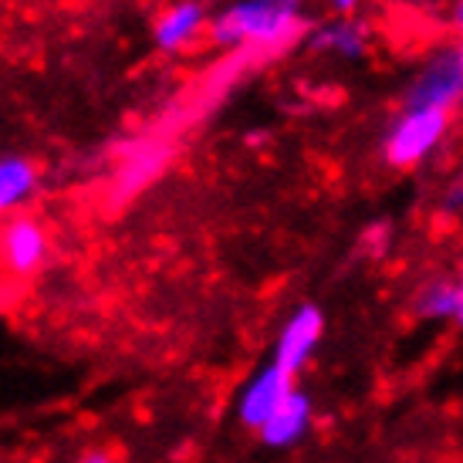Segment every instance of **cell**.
I'll use <instances>...</instances> for the list:
<instances>
[{"instance_id": "obj_1", "label": "cell", "mask_w": 463, "mask_h": 463, "mask_svg": "<svg viewBox=\"0 0 463 463\" xmlns=\"http://www.w3.org/2000/svg\"><path fill=\"white\" fill-rule=\"evenodd\" d=\"M305 24V0H233L210 17L206 34L217 48H278Z\"/></svg>"}, {"instance_id": "obj_2", "label": "cell", "mask_w": 463, "mask_h": 463, "mask_svg": "<svg viewBox=\"0 0 463 463\" xmlns=\"http://www.w3.org/2000/svg\"><path fill=\"white\" fill-rule=\"evenodd\" d=\"M453 129L447 112H406L399 109L383 132V159L392 169H416L437 153Z\"/></svg>"}, {"instance_id": "obj_3", "label": "cell", "mask_w": 463, "mask_h": 463, "mask_svg": "<svg viewBox=\"0 0 463 463\" xmlns=\"http://www.w3.org/2000/svg\"><path fill=\"white\" fill-rule=\"evenodd\" d=\"M399 109L406 112H447L457 116L463 109V71L453 48H439L423 61V68L406 81Z\"/></svg>"}, {"instance_id": "obj_4", "label": "cell", "mask_w": 463, "mask_h": 463, "mask_svg": "<svg viewBox=\"0 0 463 463\" xmlns=\"http://www.w3.org/2000/svg\"><path fill=\"white\" fill-rule=\"evenodd\" d=\"M322 338H325V311L318 308L315 301L298 305V308L288 315V322L281 325V335H278V342H274V359H270V365L295 379V375L311 362L315 348L322 345Z\"/></svg>"}, {"instance_id": "obj_5", "label": "cell", "mask_w": 463, "mask_h": 463, "mask_svg": "<svg viewBox=\"0 0 463 463\" xmlns=\"http://www.w3.org/2000/svg\"><path fill=\"white\" fill-rule=\"evenodd\" d=\"M48 227L31 213H11L0 220V268L14 278H27L48 260Z\"/></svg>"}, {"instance_id": "obj_6", "label": "cell", "mask_w": 463, "mask_h": 463, "mask_svg": "<svg viewBox=\"0 0 463 463\" xmlns=\"http://www.w3.org/2000/svg\"><path fill=\"white\" fill-rule=\"evenodd\" d=\"M210 24V11L203 0H176L166 11L156 17L153 24V41L163 54H180L183 48H190Z\"/></svg>"}, {"instance_id": "obj_7", "label": "cell", "mask_w": 463, "mask_h": 463, "mask_svg": "<svg viewBox=\"0 0 463 463\" xmlns=\"http://www.w3.org/2000/svg\"><path fill=\"white\" fill-rule=\"evenodd\" d=\"M308 48L318 54L345 58V61H365L373 52V27L362 17H332L311 31Z\"/></svg>"}, {"instance_id": "obj_8", "label": "cell", "mask_w": 463, "mask_h": 463, "mask_svg": "<svg viewBox=\"0 0 463 463\" xmlns=\"http://www.w3.org/2000/svg\"><path fill=\"white\" fill-rule=\"evenodd\" d=\"M311 420H315L311 396L295 386L281 399V406L268 416V423L258 430V437L268 447H274V450H288V447H295V443H301V439L308 437Z\"/></svg>"}, {"instance_id": "obj_9", "label": "cell", "mask_w": 463, "mask_h": 463, "mask_svg": "<svg viewBox=\"0 0 463 463\" xmlns=\"http://www.w3.org/2000/svg\"><path fill=\"white\" fill-rule=\"evenodd\" d=\"M291 389H295V379H291V375H284L281 369H274V365L260 369V373L244 386V392H241V402H237L241 423H244L247 430H260Z\"/></svg>"}, {"instance_id": "obj_10", "label": "cell", "mask_w": 463, "mask_h": 463, "mask_svg": "<svg viewBox=\"0 0 463 463\" xmlns=\"http://www.w3.org/2000/svg\"><path fill=\"white\" fill-rule=\"evenodd\" d=\"M41 173L24 156H0V220L17 213L38 194Z\"/></svg>"}, {"instance_id": "obj_11", "label": "cell", "mask_w": 463, "mask_h": 463, "mask_svg": "<svg viewBox=\"0 0 463 463\" xmlns=\"http://www.w3.org/2000/svg\"><path fill=\"white\" fill-rule=\"evenodd\" d=\"M412 311L423 322H453L457 311V281L447 274H437L416 288L412 295Z\"/></svg>"}, {"instance_id": "obj_12", "label": "cell", "mask_w": 463, "mask_h": 463, "mask_svg": "<svg viewBox=\"0 0 463 463\" xmlns=\"http://www.w3.org/2000/svg\"><path fill=\"white\" fill-rule=\"evenodd\" d=\"M392 244V227H389L386 220H379V223H369V231L362 233V250L369 254V258H383Z\"/></svg>"}, {"instance_id": "obj_13", "label": "cell", "mask_w": 463, "mask_h": 463, "mask_svg": "<svg viewBox=\"0 0 463 463\" xmlns=\"http://www.w3.org/2000/svg\"><path fill=\"white\" fill-rule=\"evenodd\" d=\"M439 213L443 217H463V176H457L453 183H447V190L439 196Z\"/></svg>"}, {"instance_id": "obj_14", "label": "cell", "mask_w": 463, "mask_h": 463, "mask_svg": "<svg viewBox=\"0 0 463 463\" xmlns=\"http://www.w3.org/2000/svg\"><path fill=\"white\" fill-rule=\"evenodd\" d=\"M447 27L453 34H463V0H450L447 7Z\"/></svg>"}, {"instance_id": "obj_15", "label": "cell", "mask_w": 463, "mask_h": 463, "mask_svg": "<svg viewBox=\"0 0 463 463\" xmlns=\"http://www.w3.org/2000/svg\"><path fill=\"white\" fill-rule=\"evenodd\" d=\"M332 4L335 17H355V11H359L365 0H328Z\"/></svg>"}, {"instance_id": "obj_16", "label": "cell", "mask_w": 463, "mask_h": 463, "mask_svg": "<svg viewBox=\"0 0 463 463\" xmlns=\"http://www.w3.org/2000/svg\"><path fill=\"white\" fill-rule=\"evenodd\" d=\"M453 281H457V311H453V322L463 328V260H460V270H457Z\"/></svg>"}, {"instance_id": "obj_17", "label": "cell", "mask_w": 463, "mask_h": 463, "mask_svg": "<svg viewBox=\"0 0 463 463\" xmlns=\"http://www.w3.org/2000/svg\"><path fill=\"white\" fill-rule=\"evenodd\" d=\"M268 142V129H250L244 132V146H250V149H258V146H264Z\"/></svg>"}, {"instance_id": "obj_18", "label": "cell", "mask_w": 463, "mask_h": 463, "mask_svg": "<svg viewBox=\"0 0 463 463\" xmlns=\"http://www.w3.org/2000/svg\"><path fill=\"white\" fill-rule=\"evenodd\" d=\"M389 4L406 7V11H426V7H433V0H389Z\"/></svg>"}, {"instance_id": "obj_19", "label": "cell", "mask_w": 463, "mask_h": 463, "mask_svg": "<svg viewBox=\"0 0 463 463\" xmlns=\"http://www.w3.org/2000/svg\"><path fill=\"white\" fill-rule=\"evenodd\" d=\"M78 463H116V460H112L109 453H85V457H81Z\"/></svg>"}, {"instance_id": "obj_20", "label": "cell", "mask_w": 463, "mask_h": 463, "mask_svg": "<svg viewBox=\"0 0 463 463\" xmlns=\"http://www.w3.org/2000/svg\"><path fill=\"white\" fill-rule=\"evenodd\" d=\"M453 48V54H457V65H460V71H463V34H457V44H450Z\"/></svg>"}]
</instances>
